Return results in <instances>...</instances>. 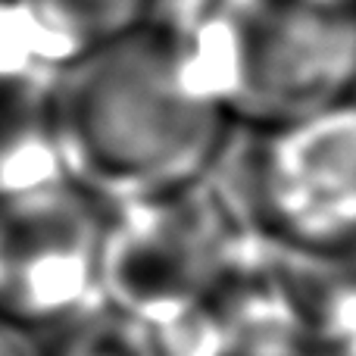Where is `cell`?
<instances>
[{
  "mask_svg": "<svg viewBox=\"0 0 356 356\" xmlns=\"http://www.w3.org/2000/svg\"><path fill=\"white\" fill-rule=\"evenodd\" d=\"M250 234L207 175L150 200L106 209L100 238V303L154 325L200 303Z\"/></svg>",
  "mask_w": 356,
  "mask_h": 356,
  "instance_id": "cell-3",
  "label": "cell"
},
{
  "mask_svg": "<svg viewBox=\"0 0 356 356\" xmlns=\"http://www.w3.org/2000/svg\"><path fill=\"white\" fill-rule=\"evenodd\" d=\"M41 356H154V344L144 322L97 303L56 328L54 344Z\"/></svg>",
  "mask_w": 356,
  "mask_h": 356,
  "instance_id": "cell-8",
  "label": "cell"
},
{
  "mask_svg": "<svg viewBox=\"0 0 356 356\" xmlns=\"http://www.w3.org/2000/svg\"><path fill=\"white\" fill-rule=\"evenodd\" d=\"M54 75L0 79V200L63 178L50 116Z\"/></svg>",
  "mask_w": 356,
  "mask_h": 356,
  "instance_id": "cell-7",
  "label": "cell"
},
{
  "mask_svg": "<svg viewBox=\"0 0 356 356\" xmlns=\"http://www.w3.org/2000/svg\"><path fill=\"white\" fill-rule=\"evenodd\" d=\"M228 116L266 129L356 97L353 0H232Z\"/></svg>",
  "mask_w": 356,
  "mask_h": 356,
  "instance_id": "cell-4",
  "label": "cell"
},
{
  "mask_svg": "<svg viewBox=\"0 0 356 356\" xmlns=\"http://www.w3.org/2000/svg\"><path fill=\"white\" fill-rule=\"evenodd\" d=\"M156 0H10L25 44L47 72L147 22Z\"/></svg>",
  "mask_w": 356,
  "mask_h": 356,
  "instance_id": "cell-6",
  "label": "cell"
},
{
  "mask_svg": "<svg viewBox=\"0 0 356 356\" xmlns=\"http://www.w3.org/2000/svg\"><path fill=\"white\" fill-rule=\"evenodd\" d=\"M207 181L234 222L275 250H356V97L282 125H232Z\"/></svg>",
  "mask_w": 356,
  "mask_h": 356,
  "instance_id": "cell-2",
  "label": "cell"
},
{
  "mask_svg": "<svg viewBox=\"0 0 356 356\" xmlns=\"http://www.w3.org/2000/svg\"><path fill=\"white\" fill-rule=\"evenodd\" d=\"M353 6H356V0H353Z\"/></svg>",
  "mask_w": 356,
  "mask_h": 356,
  "instance_id": "cell-10",
  "label": "cell"
},
{
  "mask_svg": "<svg viewBox=\"0 0 356 356\" xmlns=\"http://www.w3.org/2000/svg\"><path fill=\"white\" fill-rule=\"evenodd\" d=\"M106 207L60 178L0 200V322L56 332L100 303Z\"/></svg>",
  "mask_w": 356,
  "mask_h": 356,
  "instance_id": "cell-5",
  "label": "cell"
},
{
  "mask_svg": "<svg viewBox=\"0 0 356 356\" xmlns=\"http://www.w3.org/2000/svg\"><path fill=\"white\" fill-rule=\"evenodd\" d=\"M0 356H41V347L35 344V334L0 322Z\"/></svg>",
  "mask_w": 356,
  "mask_h": 356,
  "instance_id": "cell-9",
  "label": "cell"
},
{
  "mask_svg": "<svg viewBox=\"0 0 356 356\" xmlns=\"http://www.w3.org/2000/svg\"><path fill=\"white\" fill-rule=\"evenodd\" d=\"M50 116L63 178L106 209L200 181L234 125L154 13L56 69Z\"/></svg>",
  "mask_w": 356,
  "mask_h": 356,
  "instance_id": "cell-1",
  "label": "cell"
}]
</instances>
